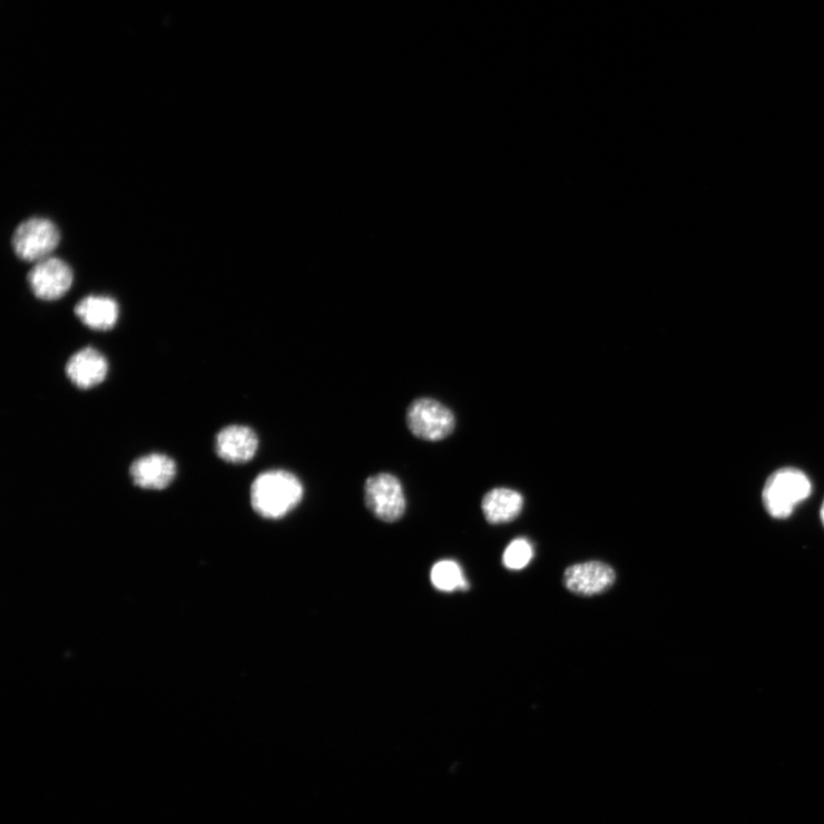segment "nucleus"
Masks as SVG:
<instances>
[{
	"mask_svg": "<svg viewBox=\"0 0 824 824\" xmlns=\"http://www.w3.org/2000/svg\"><path fill=\"white\" fill-rule=\"evenodd\" d=\"M251 494L256 513L265 519H281L300 506L304 487L294 473L271 470L255 479Z\"/></svg>",
	"mask_w": 824,
	"mask_h": 824,
	"instance_id": "nucleus-1",
	"label": "nucleus"
},
{
	"mask_svg": "<svg viewBox=\"0 0 824 824\" xmlns=\"http://www.w3.org/2000/svg\"><path fill=\"white\" fill-rule=\"evenodd\" d=\"M811 492L812 483L805 473L793 468L781 469L767 479L763 503L771 517L787 519Z\"/></svg>",
	"mask_w": 824,
	"mask_h": 824,
	"instance_id": "nucleus-2",
	"label": "nucleus"
},
{
	"mask_svg": "<svg viewBox=\"0 0 824 824\" xmlns=\"http://www.w3.org/2000/svg\"><path fill=\"white\" fill-rule=\"evenodd\" d=\"M455 424L451 410L431 398L418 399L406 410L410 432L422 440H443L452 433Z\"/></svg>",
	"mask_w": 824,
	"mask_h": 824,
	"instance_id": "nucleus-3",
	"label": "nucleus"
},
{
	"mask_svg": "<svg viewBox=\"0 0 824 824\" xmlns=\"http://www.w3.org/2000/svg\"><path fill=\"white\" fill-rule=\"evenodd\" d=\"M60 232L46 218H30L16 229L12 246L16 255L29 263L51 257L60 243Z\"/></svg>",
	"mask_w": 824,
	"mask_h": 824,
	"instance_id": "nucleus-4",
	"label": "nucleus"
},
{
	"mask_svg": "<svg viewBox=\"0 0 824 824\" xmlns=\"http://www.w3.org/2000/svg\"><path fill=\"white\" fill-rule=\"evenodd\" d=\"M366 508L384 522H395L405 512V497L400 480L390 473L370 477L364 485Z\"/></svg>",
	"mask_w": 824,
	"mask_h": 824,
	"instance_id": "nucleus-5",
	"label": "nucleus"
},
{
	"mask_svg": "<svg viewBox=\"0 0 824 824\" xmlns=\"http://www.w3.org/2000/svg\"><path fill=\"white\" fill-rule=\"evenodd\" d=\"M73 282L70 266L60 258L49 257L35 264L28 274L30 291L45 302L61 300Z\"/></svg>",
	"mask_w": 824,
	"mask_h": 824,
	"instance_id": "nucleus-6",
	"label": "nucleus"
},
{
	"mask_svg": "<svg viewBox=\"0 0 824 824\" xmlns=\"http://www.w3.org/2000/svg\"><path fill=\"white\" fill-rule=\"evenodd\" d=\"M616 580L615 570L601 561L577 563L566 569L563 585L567 590L580 596H597L606 592Z\"/></svg>",
	"mask_w": 824,
	"mask_h": 824,
	"instance_id": "nucleus-7",
	"label": "nucleus"
},
{
	"mask_svg": "<svg viewBox=\"0 0 824 824\" xmlns=\"http://www.w3.org/2000/svg\"><path fill=\"white\" fill-rule=\"evenodd\" d=\"M258 444V436L253 429L230 425L217 434L215 448L223 461L230 464H244L255 458Z\"/></svg>",
	"mask_w": 824,
	"mask_h": 824,
	"instance_id": "nucleus-8",
	"label": "nucleus"
},
{
	"mask_svg": "<svg viewBox=\"0 0 824 824\" xmlns=\"http://www.w3.org/2000/svg\"><path fill=\"white\" fill-rule=\"evenodd\" d=\"M67 377L80 390L100 385L108 374V362L97 350L87 347L75 353L66 365Z\"/></svg>",
	"mask_w": 824,
	"mask_h": 824,
	"instance_id": "nucleus-9",
	"label": "nucleus"
},
{
	"mask_svg": "<svg viewBox=\"0 0 824 824\" xmlns=\"http://www.w3.org/2000/svg\"><path fill=\"white\" fill-rule=\"evenodd\" d=\"M177 474L173 459L163 453H150L135 461L130 475L136 485L147 490H161L169 487Z\"/></svg>",
	"mask_w": 824,
	"mask_h": 824,
	"instance_id": "nucleus-10",
	"label": "nucleus"
},
{
	"mask_svg": "<svg viewBox=\"0 0 824 824\" xmlns=\"http://www.w3.org/2000/svg\"><path fill=\"white\" fill-rule=\"evenodd\" d=\"M522 508V494L509 488L492 489L485 493L482 501L484 518L492 524L514 520L521 513Z\"/></svg>",
	"mask_w": 824,
	"mask_h": 824,
	"instance_id": "nucleus-11",
	"label": "nucleus"
},
{
	"mask_svg": "<svg viewBox=\"0 0 824 824\" xmlns=\"http://www.w3.org/2000/svg\"><path fill=\"white\" fill-rule=\"evenodd\" d=\"M75 314L88 327L106 332L117 323L119 307L110 297L89 296L76 305Z\"/></svg>",
	"mask_w": 824,
	"mask_h": 824,
	"instance_id": "nucleus-12",
	"label": "nucleus"
},
{
	"mask_svg": "<svg viewBox=\"0 0 824 824\" xmlns=\"http://www.w3.org/2000/svg\"><path fill=\"white\" fill-rule=\"evenodd\" d=\"M431 582L442 592L467 591L470 587L461 566L452 560H442L433 566Z\"/></svg>",
	"mask_w": 824,
	"mask_h": 824,
	"instance_id": "nucleus-13",
	"label": "nucleus"
},
{
	"mask_svg": "<svg viewBox=\"0 0 824 824\" xmlns=\"http://www.w3.org/2000/svg\"><path fill=\"white\" fill-rule=\"evenodd\" d=\"M532 557V546L524 539H518L507 548L503 556V563L508 569L520 570L530 563Z\"/></svg>",
	"mask_w": 824,
	"mask_h": 824,
	"instance_id": "nucleus-14",
	"label": "nucleus"
},
{
	"mask_svg": "<svg viewBox=\"0 0 824 824\" xmlns=\"http://www.w3.org/2000/svg\"><path fill=\"white\" fill-rule=\"evenodd\" d=\"M820 516H821V521H822V523H823V526H824V502H823V504H822V508H821V512H820Z\"/></svg>",
	"mask_w": 824,
	"mask_h": 824,
	"instance_id": "nucleus-15",
	"label": "nucleus"
}]
</instances>
